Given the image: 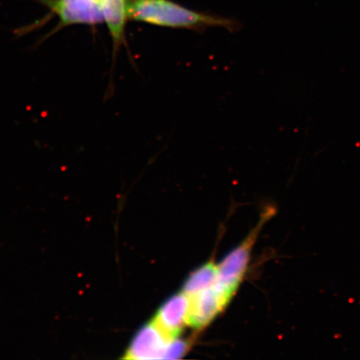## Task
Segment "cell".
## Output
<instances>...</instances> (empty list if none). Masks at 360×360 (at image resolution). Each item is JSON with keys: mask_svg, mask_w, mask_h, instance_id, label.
<instances>
[{"mask_svg": "<svg viewBox=\"0 0 360 360\" xmlns=\"http://www.w3.org/2000/svg\"><path fill=\"white\" fill-rule=\"evenodd\" d=\"M129 19L164 28L202 33L219 27L235 33L241 29L237 20L190 10L172 0H129Z\"/></svg>", "mask_w": 360, "mask_h": 360, "instance_id": "1", "label": "cell"}, {"mask_svg": "<svg viewBox=\"0 0 360 360\" xmlns=\"http://www.w3.org/2000/svg\"><path fill=\"white\" fill-rule=\"evenodd\" d=\"M269 214L267 210L253 231L218 265V278L215 285L231 298H233L245 276L248 264L250 262L252 249H253L260 229L267 221Z\"/></svg>", "mask_w": 360, "mask_h": 360, "instance_id": "2", "label": "cell"}, {"mask_svg": "<svg viewBox=\"0 0 360 360\" xmlns=\"http://www.w3.org/2000/svg\"><path fill=\"white\" fill-rule=\"evenodd\" d=\"M171 339L154 321L139 328L125 353L127 359H163Z\"/></svg>", "mask_w": 360, "mask_h": 360, "instance_id": "3", "label": "cell"}, {"mask_svg": "<svg viewBox=\"0 0 360 360\" xmlns=\"http://www.w3.org/2000/svg\"><path fill=\"white\" fill-rule=\"evenodd\" d=\"M231 299L220 290L215 283L208 289L191 297L188 326L196 330L206 327L223 311Z\"/></svg>", "mask_w": 360, "mask_h": 360, "instance_id": "4", "label": "cell"}, {"mask_svg": "<svg viewBox=\"0 0 360 360\" xmlns=\"http://www.w3.org/2000/svg\"><path fill=\"white\" fill-rule=\"evenodd\" d=\"M62 25H96L105 22L98 0H46Z\"/></svg>", "mask_w": 360, "mask_h": 360, "instance_id": "5", "label": "cell"}, {"mask_svg": "<svg viewBox=\"0 0 360 360\" xmlns=\"http://www.w3.org/2000/svg\"><path fill=\"white\" fill-rule=\"evenodd\" d=\"M190 309L191 297L181 292L166 300L153 321L171 339H176L183 328L188 326Z\"/></svg>", "mask_w": 360, "mask_h": 360, "instance_id": "6", "label": "cell"}, {"mask_svg": "<svg viewBox=\"0 0 360 360\" xmlns=\"http://www.w3.org/2000/svg\"><path fill=\"white\" fill-rule=\"evenodd\" d=\"M100 4L103 19L109 29L114 51L125 44V28L129 19V0H98Z\"/></svg>", "mask_w": 360, "mask_h": 360, "instance_id": "7", "label": "cell"}, {"mask_svg": "<svg viewBox=\"0 0 360 360\" xmlns=\"http://www.w3.org/2000/svg\"><path fill=\"white\" fill-rule=\"evenodd\" d=\"M218 278V265L213 261L202 265L187 278L184 283L182 292L192 297L213 286Z\"/></svg>", "mask_w": 360, "mask_h": 360, "instance_id": "8", "label": "cell"}, {"mask_svg": "<svg viewBox=\"0 0 360 360\" xmlns=\"http://www.w3.org/2000/svg\"><path fill=\"white\" fill-rule=\"evenodd\" d=\"M188 347V345L186 341L179 340L178 338L174 339L169 345L165 359L181 358L186 353Z\"/></svg>", "mask_w": 360, "mask_h": 360, "instance_id": "9", "label": "cell"}]
</instances>
